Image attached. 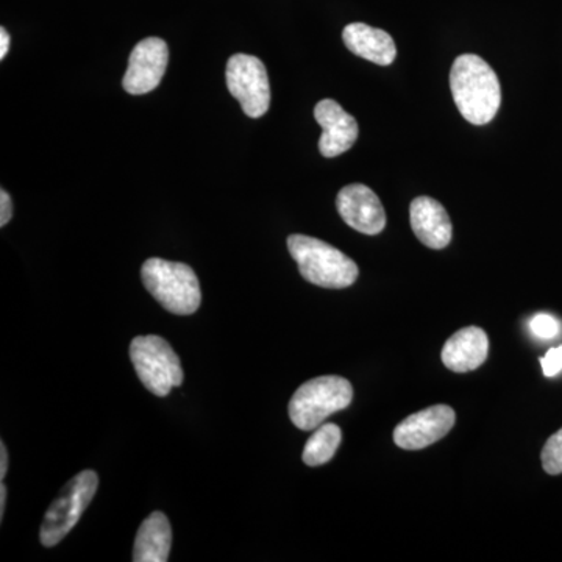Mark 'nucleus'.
Returning a JSON list of instances; mask_svg holds the SVG:
<instances>
[{
    "label": "nucleus",
    "mask_w": 562,
    "mask_h": 562,
    "mask_svg": "<svg viewBox=\"0 0 562 562\" xmlns=\"http://www.w3.org/2000/svg\"><path fill=\"white\" fill-rule=\"evenodd\" d=\"M450 90L465 121L486 125L494 120L502 103L501 81L483 58L465 54L450 70Z\"/></svg>",
    "instance_id": "f257e3e1"
},
{
    "label": "nucleus",
    "mask_w": 562,
    "mask_h": 562,
    "mask_svg": "<svg viewBox=\"0 0 562 562\" xmlns=\"http://www.w3.org/2000/svg\"><path fill=\"white\" fill-rule=\"evenodd\" d=\"M288 249L303 279L327 290H344L360 276L357 262L341 250L305 235H291Z\"/></svg>",
    "instance_id": "f03ea898"
},
{
    "label": "nucleus",
    "mask_w": 562,
    "mask_h": 562,
    "mask_svg": "<svg viewBox=\"0 0 562 562\" xmlns=\"http://www.w3.org/2000/svg\"><path fill=\"white\" fill-rule=\"evenodd\" d=\"M140 279L166 312L190 316L201 306V283L190 266L183 262L150 258L140 268Z\"/></svg>",
    "instance_id": "7ed1b4c3"
},
{
    "label": "nucleus",
    "mask_w": 562,
    "mask_h": 562,
    "mask_svg": "<svg viewBox=\"0 0 562 562\" xmlns=\"http://www.w3.org/2000/svg\"><path fill=\"white\" fill-rule=\"evenodd\" d=\"M353 401V387L342 376H317L303 383L290 402L292 424L303 431L316 430L331 414L346 409Z\"/></svg>",
    "instance_id": "20e7f679"
},
{
    "label": "nucleus",
    "mask_w": 562,
    "mask_h": 562,
    "mask_svg": "<svg viewBox=\"0 0 562 562\" xmlns=\"http://www.w3.org/2000/svg\"><path fill=\"white\" fill-rule=\"evenodd\" d=\"M131 360L139 382L158 397H166L183 383L179 355L161 336H136L131 344Z\"/></svg>",
    "instance_id": "39448f33"
},
{
    "label": "nucleus",
    "mask_w": 562,
    "mask_h": 562,
    "mask_svg": "<svg viewBox=\"0 0 562 562\" xmlns=\"http://www.w3.org/2000/svg\"><path fill=\"white\" fill-rule=\"evenodd\" d=\"M99 487V476L94 471H83L74 476L63 487L60 495L44 514L40 539L44 547L60 543L79 522L81 514L90 506Z\"/></svg>",
    "instance_id": "423d86ee"
},
{
    "label": "nucleus",
    "mask_w": 562,
    "mask_h": 562,
    "mask_svg": "<svg viewBox=\"0 0 562 562\" xmlns=\"http://www.w3.org/2000/svg\"><path fill=\"white\" fill-rule=\"evenodd\" d=\"M228 91L239 102L244 113L254 120L265 116L271 106V85L260 58L236 54L227 63Z\"/></svg>",
    "instance_id": "0eeeda50"
},
{
    "label": "nucleus",
    "mask_w": 562,
    "mask_h": 562,
    "mask_svg": "<svg viewBox=\"0 0 562 562\" xmlns=\"http://www.w3.org/2000/svg\"><path fill=\"white\" fill-rule=\"evenodd\" d=\"M169 49L161 38H146L136 44L128 58L122 87L132 95L147 94L161 83L168 68Z\"/></svg>",
    "instance_id": "6e6552de"
},
{
    "label": "nucleus",
    "mask_w": 562,
    "mask_h": 562,
    "mask_svg": "<svg viewBox=\"0 0 562 562\" xmlns=\"http://www.w3.org/2000/svg\"><path fill=\"white\" fill-rule=\"evenodd\" d=\"M457 414L447 405L428 406L395 427L394 442L403 450H420L441 441L452 430Z\"/></svg>",
    "instance_id": "1a4fd4ad"
},
{
    "label": "nucleus",
    "mask_w": 562,
    "mask_h": 562,
    "mask_svg": "<svg viewBox=\"0 0 562 562\" xmlns=\"http://www.w3.org/2000/svg\"><path fill=\"white\" fill-rule=\"evenodd\" d=\"M336 209L347 225L364 235H379L386 227V213L379 195L361 183L349 184L339 191Z\"/></svg>",
    "instance_id": "9d476101"
},
{
    "label": "nucleus",
    "mask_w": 562,
    "mask_h": 562,
    "mask_svg": "<svg viewBox=\"0 0 562 562\" xmlns=\"http://www.w3.org/2000/svg\"><path fill=\"white\" fill-rule=\"evenodd\" d=\"M314 117L322 127L319 150L325 158L339 157L357 143L360 135L358 122L338 102L321 101L314 109Z\"/></svg>",
    "instance_id": "9b49d317"
},
{
    "label": "nucleus",
    "mask_w": 562,
    "mask_h": 562,
    "mask_svg": "<svg viewBox=\"0 0 562 562\" xmlns=\"http://www.w3.org/2000/svg\"><path fill=\"white\" fill-rule=\"evenodd\" d=\"M409 216L414 235L430 249H446L452 241V221L446 209L435 199L425 195L414 199Z\"/></svg>",
    "instance_id": "f8f14e48"
},
{
    "label": "nucleus",
    "mask_w": 562,
    "mask_h": 562,
    "mask_svg": "<svg viewBox=\"0 0 562 562\" xmlns=\"http://www.w3.org/2000/svg\"><path fill=\"white\" fill-rule=\"evenodd\" d=\"M487 350L486 333L479 327H465L443 344L441 358L447 369L464 373L479 369L486 361Z\"/></svg>",
    "instance_id": "ddd939ff"
},
{
    "label": "nucleus",
    "mask_w": 562,
    "mask_h": 562,
    "mask_svg": "<svg viewBox=\"0 0 562 562\" xmlns=\"http://www.w3.org/2000/svg\"><path fill=\"white\" fill-rule=\"evenodd\" d=\"M342 40L351 54L375 65L390 66L397 57V47L390 33L362 22L347 25L342 32Z\"/></svg>",
    "instance_id": "4468645a"
},
{
    "label": "nucleus",
    "mask_w": 562,
    "mask_h": 562,
    "mask_svg": "<svg viewBox=\"0 0 562 562\" xmlns=\"http://www.w3.org/2000/svg\"><path fill=\"white\" fill-rule=\"evenodd\" d=\"M172 547V530L168 517L157 512L151 513L136 532L133 561L166 562Z\"/></svg>",
    "instance_id": "2eb2a0df"
},
{
    "label": "nucleus",
    "mask_w": 562,
    "mask_h": 562,
    "mask_svg": "<svg viewBox=\"0 0 562 562\" xmlns=\"http://www.w3.org/2000/svg\"><path fill=\"white\" fill-rule=\"evenodd\" d=\"M341 428L336 424H322L305 443L302 460L310 468L327 464L341 443Z\"/></svg>",
    "instance_id": "dca6fc26"
},
{
    "label": "nucleus",
    "mask_w": 562,
    "mask_h": 562,
    "mask_svg": "<svg viewBox=\"0 0 562 562\" xmlns=\"http://www.w3.org/2000/svg\"><path fill=\"white\" fill-rule=\"evenodd\" d=\"M541 460L543 471L550 475L562 473V428L550 436L549 441L543 446Z\"/></svg>",
    "instance_id": "f3484780"
},
{
    "label": "nucleus",
    "mask_w": 562,
    "mask_h": 562,
    "mask_svg": "<svg viewBox=\"0 0 562 562\" xmlns=\"http://www.w3.org/2000/svg\"><path fill=\"white\" fill-rule=\"evenodd\" d=\"M530 328L532 335L541 339H553L560 335V322L549 314H538L532 317Z\"/></svg>",
    "instance_id": "a211bd4d"
},
{
    "label": "nucleus",
    "mask_w": 562,
    "mask_h": 562,
    "mask_svg": "<svg viewBox=\"0 0 562 562\" xmlns=\"http://www.w3.org/2000/svg\"><path fill=\"white\" fill-rule=\"evenodd\" d=\"M543 375L557 376L562 371V347H554L547 351L546 357L541 358Z\"/></svg>",
    "instance_id": "6ab92c4d"
},
{
    "label": "nucleus",
    "mask_w": 562,
    "mask_h": 562,
    "mask_svg": "<svg viewBox=\"0 0 562 562\" xmlns=\"http://www.w3.org/2000/svg\"><path fill=\"white\" fill-rule=\"evenodd\" d=\"M13 216V202L9 192L5 190L0 191V227H5Z\"/></svg>",
    "instance_id": "aec40b11"
},
{
    "label": "nucleus",
    "mask_w": 562,
    "mask_h": 562,
    "mask_svg": "<svg viewBox=\"0 0 562 562\" xmlns=\"http://www.w3.org/2000/svg\"><path fill=\"white\" fill-rule=\"evenodd\" d=\"M7 472H9V452L5 443L0 442V479H5Z\"/></svg>",
    "instance_id": "412c9836"
},
{
    "label": "nucleus",
    "mask_w": 562,
    "mask_h": 562,
    "mask_svg": "<svg viewBox=\"0 0 562 562\" xmlns=\"http://www.w3.org/2000/svg\"><path fill=\"white\" fill-rule=\"evenodd\" d=\"M10 49V35L5 29H0V60L7 57Z\"/></svg>",
    "instance_id": "4be33fe9"
},
{
    "label": "nucleus",
    "mask_w": 562,
    "mask_h": 562,
    "mask_svg": "<svg viewBox=\"0 0 562 562\" xmlns=\"http://www.w3.org/2000/svg\"><path fill=\"white\" fill-rule=\"evenodd\" d=\"M5 503H7V486L5 484H0V520L5 516Z\"/></svg>",
    "instance_id": "5701e85b"
}]
</instances>
